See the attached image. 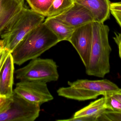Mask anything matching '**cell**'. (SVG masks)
Instances as JSON below:
<instances>
[{
	"label": "cell",
	"mask_w": 121,
	"mask_h": 121,
	"mask_svg": "<svg viewBox=\"0 0 121 121\" xmlns=\"http://www.w3.org/2000/svg\"><path fill=\"white\" fill-rule=\"evenodd\" d=\"M59 42L44 22L30 31L12 52L14 64L21 65L37 58Z\"/></svg>",
	"instance_id": "obj_1"
},
{
	"label": "cell",
	"mask_w": 121,
	"mask_h": 121,
	"mask_svg": "<svg viewBox=\"0 0 121 121\" xmlns=\"http://www.w3.org/2000/svg\"><path fill=\"white\" fill-rule=\"evenodd\" d=\"M92 41L89 63L86 73L89 76L103 78L110 71L111 48L109 45V28L104 23L93 22Z\"/></svg>",
	"instance_id": "obj_2"
},
{
	"label": "cell",
	"mask_w": 121,
	"mask_h": 121,
	"mask_svg": "<svg viewBox=\"0 0 121 121\" xmlns=\"http://www.w3.org/2000/svg\"><path fill=\"white\" fill-rule=\"evenodd\" d=\"M67 87L57 90L59 96L69 99L84 101L96 99L118 92L120 89L116 84L107 79L98 80H78L68 81Z\"/></svg>",
	"instance_id": "obj_3"
},
{
	"label": "cell",
	"mask_w": 121,
	"mask_h": 121,
	"mask_svg": "<svg viewBox=\"0 0 121 121\" xmlns=\"http://www.w3.org/2000/svg\"><path fill=\"white\" fill-rule=\"evenodd\" d=\"M45 17L25 7L0 36L4 47L12 53L30 31L44 22Z\"/></svg>",
	"instance_id": "obj_4"
},
{
	"label": "cell",
	"mask_w": 121,
	"mask_h": 121,
	"mask_svg": "<svg viewBox=\"0 0 121 121\" xmlns=\"http://www.w3.org/2000/svg\"><path fill=\"white\" fill-rule=\"evenodd\" d=\"M40 105L26 100L13 91L0 109V121H34L39 116Z\"/></svg>",
	"instance_id": "obj_5"
},
{
	"label": "cell",
	"mask_w": 121,
	"mask_h": 121,
	"mask_svg": "<svg viewBox=\"0 0 121 121\" xmlns=\"http://www.w3.org/2000/svg\"><path fill=\"white\" fill-rule=\"evenodd\" d=\"M53 59L37 58L31 60L26 66L16 70V77L20 81H39L48 83L56 81L59 74Z\"/></svg>",
	"instance_id": "obj_6"
},
{
	"label": "cell",
	"mask_w": 121,
	"mask_h": 121,
	"mask_svg": "<svg viewBox=\"0 0 121 121\" xmlns=\"http://www.w3.org/2000/svg\"><path fill=\"white\" fill-rule=\"evenodd\" d=\"M14 92L28 101L41 106L52 101L54 97L47 83L39 81H20L16 84Z\"/></svg>",
	"instance_id": "obj_7"
},
{
	"label": "cell",
	"mask_w": 121,
	"mask_h": 121,
	"mask_svg": "<svg viewBox=\"0 0 121 121\" xmlns=\"http://www.w3.org/2000/svg\"><path fill=\"white\" fill-rule=\"evenodd\" d=\"M92 23L76 28L69 42L79 54L85 69L89 63L92 41Z\"/></svg>",
	"instance_id": "obj_8"
},
{
	"label": "cell",
	"mask_w": 121,
	"mask_h": 121,
	"mask_svg": "<svg viewBox=\"0 0 121 121\" xmlns=\"http://www.w3.org/2000/svg\"><path fill=\"white\" fill-rule=\"evenodd\" d=\"M52 18L75 28L94 22L91 12L84 6L75 2L63 13Z\"/></svg>",
	"instance_id": "obj_9"
},
{
	"label": "cell",
	"mask_w": 121,
	"mask_h": 121,
	"mask_svg": "<svg viewBox=\"0 0 121 121\" xmlns=\"http://www.w3.org/2000/svg\"><path fill=\"white\" fill-rule=\"evenodd\" d=\"M25 8L24 0H0V36Z\"/></svg>",
	"instance_id": "obj_10"
},
{
	"label": "cell",
	"mask_w": 121,
	"mask_h": 121,
	"mask_svg": "<svg viewBox=\"0 0 121 121\" xmlns=\"http://www.w3.org/2000/svg\"><path fill=\"white\" fill-rule=\"evenodd\" d=\"M14 63L11 53L6 59L0 74V98H9L13 92Z\"/></svg>",
	"instance_id": "obj_11"
},
{
	"label": "cell",
	"mask_w": 121,
	"mask_h": 121,
	"mask_svg": "<svg viewBox=\"0 0 121 121\" xmlns=\"http://www.w3.org/2000/svg\"><path fill=\"white\" fill-rule=\"evenodd\" d=\"M87 9L92 14L94 22L104 23L110 18L109 0H74Z\"/></svg>",
	"instance_id": "obj_12"
},
{
	"label": "cell",
	"mask_w": 121,
	"mask_h": 121,
	"mask_svg": "<svg viewBox=\"0 0 121 121\" xmlns=\"http://www.w3.org/2000/svg\"><path fill=\"white\" fill-rule=\"evenodd\" d=\"M105 97L104 96L76 112L73 115L74 118L88 117L92 119L93 121H97L99 118L107 110L105 107Z\"/></svg>",
	"instance_id": "obj_13"
},
{
	"label": "cell",
	"mask_w": 121,
	"mask_h": 121,
	"mask_svg": "<svg viewBox=\"0 0 121 121\" xmlns=\"http://www.w3.org/2000/svg\"><path fill=\"white\" fill-rule=\"evenodd\" d=\"M44 23L56 35L60 42L69 41L75 29L52 17H47Z\"/></svg>",
	"instance_id": "obj_14"
},
{
	"label": "cell",
	"mask_w": 121,
	"mask_h": 121,
	"mask_svg": "<svg viewBox=\"0 0 121 121\" xmlns=\"http://www.w3.org/2000/svg\"><path fill=\"white\" fill-rule=\"evenodd\" d=\"M74 2V0H54L46 17H54L62 14L69 9Z\"/></svg>",
	"instance_id": "obj_15"
},
{
	"label": "cell",
	"mask_w": 121,
	"mask_h": 121,
	"mask_svg": "<svg viewBox=\"0 0 121 121\" xmlns=\"http://www.w3.org/2000/svg\"><path fill=\"white\" fill-rule=\"evenodd\" d=\"M31 9L46 17L54 0H26Z\"/></svg>",
	"instance_id": "obj_16"
},
{
	"label": "cell",
	"mask_w": 121,
	"mask_h": 121,
	"mask_svg": "<svg viewBox=\"0 0 121 121\" xmlns=\"http://www.w3.org/2000/svg\"><path fill=\"white\" fill-rule=\"evenodd\" d=\"M105 97V106L107 110L114 112H121V103L113 94H109Z\"/></svg>",
	"instance_id": "obj_17"
},
{
	"label": "cell",
	"mask_w": 121,
	"mask_h": 121,
	"mask_svg": "<svg viewBox=\"0 0 121 121\" xmlns=\"http://www.w3.org/2000/svg\"><path fill=\"white\" fill-rule=\"evenodd\" d=\"M100 121H121V112L106 110L97 120Z\"/></svg>",
	"instance_id": "obj_18"
},
{
	"label": "cell",
	"mask_w": 121,
	"mask_h": 121,
	"mask_svg": "<svg viewBox=\"0 0 121 121\" xmlns=\"http://www.w3.org/2000/svg\"><path fill=\"white\" fill-rule=\"evenodd\" d=\"M110 12L121 27V2L111 3Z\"/></svg>",
	"instance_id": "obj_19"
},
{
	"label": "cell",
	"mask_w": 121,
	"mask_h": 121,
	"mask_svg": "<svg viewBox=\"0 0 121 121\" xmlns=\"http://www.w3.org/2000/svg\"><path fill=\"white\" fill-rule=\"evenodd\" d=\"M11 53L7 48L4 47L0 54V74L1 69L9 54Z\"/></svg>",
	"instance_id": "obj_20"
},
{
	"label": "cell",
	"mask_w": 121,
	"mask_h": 121,
	"mask_svg": "<svg viewBox=\"0 0 121 121\" xmlns=\"http://www.w3.org/2000/svg\"><path fill=\"white\" fill-rule=\"evenodd\" d=\"M115 42L117 44L119 49V56L121 59V33H115V36L113 37Z\"/></svg>",
	"instance_id": "obj_21"
},
{
	"label": "cell",
	"mask_w": 121,
	"mask_h": 121,
	"mask_svg": "<svg viewBox=\"0 0 121 121\" xmlns=\"http://www.w3.org/2000/svg\"><path fill=\"white\" fill-rule=\"evenodd\" d=\"M112 94L115 98L119 100L121 103V92L120 91H119L118 92L113 94Z\"/></svg>",
	"instance_id": "obj_22"
},
{
	"label": "cell",
	"mask_w": 121,
	"mask_h": 121,
	"mask_svg": "<svg viewBox=\"0 0 121 121\" xmlns=\"http://www.w3.org/2000/svg\"><path fill=\"white\" fill-rule=\"evenodd\" d=\"M6 98H0V109L6 101Z\"/></svg>",
	"instance_id": "obj_23"
},
{
	"label": "cell",
	"mask_w": 121,
	"mask_h": 121,
	"mask_svg": "<svg viewBox=\"0 0 121 121\" xmlns=\"http://www.w3.org/2000/svg\"><path fill=\"white\" fill-rule=\"evenodd\" d=\"M119 91H120L121 92V89H120V90H119Z\"/></svg>",
	"instance_id": "obj_24"
}]
</instances>
